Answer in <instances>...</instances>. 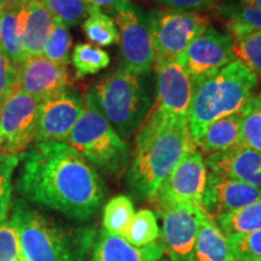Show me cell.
Segmentation results:
<instances>
[{"label": "cell", "mask_w": 261, "mask_h": 261, "mask_svg": "<svg viewBox=\"0 0 261 261\" xmlns=\"http://www.w3.org/2000/svg\"><path fill=\"white\" fill-rule=\"evenodd\" d=\"M21 161L17 191L33 203L77 221L90 220L102 207V179L68 143H37Z\"/></svg>", "instance_id": "obj_1"}, {"label": "cell", "mask_w": 261, "mask_h": 261, "mask_svg": "<svg viewBox=\"0 0 261 261\" xmlns=\"http://www.w3.org/2000/svg\"><path fill=\"white\" fill-rule=\"evenodd\" d=\"M187 117L154 109L136 137L126 187L137 201H154L159 189L180 160L195 149Z\"/></svg>", "instance_id": "obj_2"}, {"label": "cell", "mask_w": 261, "mask_h": 261, "mask_svg": "<svg viewBox=\"0 0 261 261\" xmlns=\"http://www.w3.org/2000/svg\"><path fill=\"white\" fill-rule=\"evenodd\" d=\"M257 76L240 60H234L213 74L194 80L189 133L195 142L210 123L240 114L253 96Z\"/></svg>", "instance_id": "obj_3"}, {"label": "cell", "mask_w": 261, "mask_h": 261, "mask_svg": "<svg viewBox=\"0 0 261 261\" xmlns=\"http://www.w3.org/2000/svg\"><path fill=\"white\" fill-rule=\"evenodd\" d=\"M11 221L27 261H85L93 240V231L73 236L23 201H16Z\"/></svg>", "instance_id": "obj_4"}, {"label": "cell", "mask_w": 261, "mask_h": 261, "mask_svg": "<svg viewBox=\"0 0 261 261\" xmlns=\"http://www.w3.org/2000/svg\"><path fill=\"white\" fill-rule=\"evenodd\" d=\"M91 92L108 122L123 140L139 129L151 106L144 76L125 68L104 76Z\"/></svg>", "instance_id": "obj_5"}, {"label": "cell", "mask_w": 261, "mask_h": 261, "mask_svg": "<svg viewBox=\"0 0 261 261\" xmlns=\"http://www.w3.org/2000/svg\"><path fill=\"white\" fill-rule=\"evenodd\" d=\"M65 143L106 172L120 173L128 163L129 145L108 122L91 90L84 98L83 114Z\"/></svg>", "instance_id": "obj_6"}, {"label": "cell", "mask_w": 261, "mask_h": 261, "mask_svg": "<svg viewBox=\"0 0 261 261\" xmlns=\"http://www.w3.org/2000/svg\"><path fill=\"white\" fill-rule=\"evenodd\" d=\"M210 25V18L196 11L168 8L154 11L150 16L154 62L178 60Z\"/></svg>", "instance_id": "obj_7"}, {"label": "cell", "mask_w": 261, "mask_h": 261, "mask_svg": "<svg viewBox=\"0 0 261 261\" xmlns=\"http://www.w3.org/2000/svg\"><path fill=\"white\" fill-rule=\"evenodd\" d=\"M114 14L123 68L145 76L154 67L155 61L150 16L129 0H123L114 10Z\"/></svg>", "instance_id": "obj_8"}, {"label": "cell", "mask_w": 261, "mask_h": 261, "mask_svg": "<svg viewBox=\"0 0 261 261\" xmlns=\"http://www.w3.org/2000/svg\"><path fill=\"white\" fill-rule=\"evenodd\" d=\"M40 103L16 89L5 97L0 109V158L24 154L34 142Z\"/></svg>", "instance_id": "obj_9"}, {"label": "cell", "mask_w": 261, "mask_h": 261, "mask_svg": "<svg viewBox=\"0 0 261 261\" xmlns=\"http://www.w3.org/2000/svg\"><path fill=\"white\" fill-rule=\"evenodd\" d=\"M207 177L208 171L203 155L197 148L192 149L163 181L152 203L159 210L175 204H191L202 208Z\"/></svg>", "instance_id": "obj_10"}, {"label": "cell", "mask_w": 261, "mask_h": 261, "mask_svg": "<svg viewBox=\"0 0 261 261\" xmlns=\"http://www.w3.org/2000/svg\"><path fill=\"white\" fill-rule=\"evenodd\" d=\"M161 243L168 261H194L196 237L205 212L191 204L160 208Z\"/></svg>", "instance_id": "obj_11"}, {"label": "cell", "mask_w": 261, "mask_h": 261, "mask_svg": "<svg viewBox=\"0 0 261 261\" xmlns=\"http://www.w3.org/2000/svg\"><path fill=\"white\" fill-rule=\"evenodd\" d=\"M178 60L192 81L201 79L236 60L233 41L228 33L210 25L192 40Z\"/></svg>", "instance_id": "obj_12"}, {"label": "cell", "mask_w": 261, "mask_h": 261, "mask_svg": "<svg viewBox=\"0 0 261 261\" xmlns=\"http://www.w3.org/2000/svg\"><path fill=\"white\" fill-rule=\"evenodd\" d=\"M83 109V98L69 90L42 100L39 107L35 142H67Z\"/></svg>", "instance_id": "obj_13"}, {"label": "cell", "mask_w": 261, "mask_h": 261, "mask_svg": "<svg viewBox=\"0 0 261 261\" xmlns=\"http://www.w3.org/2000/svg\"><path fill=\"white\" fill-rule=\"evenodd\" d=\"M158 77V106L155 109L175 117H187L190 110L194 83L179 60L154 62Z\"/></svg>", "instance_id": "obj_14"}, {"label": "cell", "mask_w": 261, "mask_h": 261, "mask_svg": "<svg viewBox=\"0 0 261 261\" xmlns=\"http://www.w3.org/2000/svg\"><path fill=\"white\" fill-rule=\"evenodd\" d=\"M70 77L67 65L46 60L45 57H29L17 65L16 90L37 98L48 99L68 90Z\"/></svg>", "instance_id": "obj_15"}, {"label": "cell", "mask_w": 261, "mask_h": 261, "mask_svg": "<svg viewBox=\"0 0 261 261\" xmlns=\"http://www.w3.org/2000/svg\"><path fill=\"white\" fill-rule=\"evenodd\" d=\"M261 198V189L210 172L203 195L202 208L212 218L234 213Z\"/></svg>", "instance_id": "obj_16"}, {"label": "cell", "mask_w": 261, "mask_h": 261, "mask_svg": "<svg viewBox=\"0 0 261 261\" xmlns=\"http://www.w3.org/2000/svg\"><path fill=\"white\" fill-rule=\"evenodd\" d=\"M211 172L261 189V154L244 145L210 155L205 160Z\"/></svg>", "instance_id": "obj_17"}, {"label": "cell", "mask_w": 261, "mask_h": 261, "mask_svg": "<svg viewBox=\"0 0 261 261\" xmlns=\"http://www.w3.org/2000/svg\"><path fill=\"white\" fill-rule=\"evenodd\" d=\"M18 29L27 57H40L55 18L40 0H28L17 9Z\"/></svg>", "instance_id": "obj_18"}, {"label": "cell", "mask_w": 261, "mask_h": 261, "mask_svg": "<svg viewBox=\"0 0 261 261\" xmlns=\"http://www.w3.org/2000/svg\"><path fill=\"white\" fill-rule=\"evenodd\" d=\"M165 256L161 242L138 248L109 231H99L93 242L90 261H158Z\"/></svg>", "instance_id": "obj_19"}, {"label": "cell", "mask_w": 261, "mask_h": 261, "mask_svg": "<svg viewBox=\"0 0 261 261\" xmlns=\"http://www.w3.org/2000/svg\"><path fill=\"white\" fill-rule=\"evenodd\" d=\"M241 113L215 120L203 129L194 144L204 154H218L241 144Z\"/></svg>", "instance_id": "obj_20"}, {"label": "cell", "mask_w": 261, "mask_h": 261, "mask_svg": "<svg viewBox=\"0 0 261 261\" xmlns=\"http://www.w3.org/2000/svg\"><path fill=\"white\" fill-rule=\"evenodd\" d=\"M194 261H236L227 236L207 213L201 220L196 237Z\"/></svg>", "instance_id": "obj_21"}, {"label": "cell", "mask_w": 261, "mask_h": 261, "mask_svg": "<svg viewBox=\"0 0 261 261\" xmlns=\"http://www.w3.org/2000/svg\"><path fill=\"white\" fill-rule=\"evenodd\" d=\"M227 33L233 41L237 60L261 76V31L238 22L227 21Z\"/></svg>", "instance_id": "obj_22"}, {"label": "cell", "mask_w": 261, "mask_h": 261, "mask_svg": "<svg viewBox=\"0 0 261 261\" xmlns=\"http://www.w3.org/2000/svg\"><path fill=\"white\" fill-rule=\"evenodd\" d=\"M17 9H4L0 24V52L15 64L23 63L28 60L18 29Z\"/></svg>", "instance_id": "obj_23"}, {"label": "cell", "mask_w": 261, "mask_h": 261, "mask_svg": "<svg viewBox=\"0 0 261 261\" xmlns=\"http://www.w3.org/2000/svg\"><path fill=\"white\" fill-rule=\"evenodd\" d=\"M214 220L226 236L259 231L261 230V198L243 210L219 215Z\"/></svg>", "instance_id": "obj_24"}, {"label": "cell", "mask_w": 261, "mask_h": 261, "mask_svg": "<svg viewBox=\"0 0 261 261\" xmlns=\"http://www.w3.org/2000/svg\"><path fill=\"white\" fill-rule=\"evenodd\" d=\"M161 237L158 218L150 210H140L135 213L123 238L132 246L143 248L154 244Z\"/></svg>", "instance_id": "obj_25"}, {"label": "cell", "mask_w": 261, "mask_h": 261, "mask_svg": "<svg viewBox=\"0 0 261 261\" xmlns=\"http://www.w3.org/2000/svg\"><path fill=\"white\" fill-rule=\"evenodd\" d=\"M135 207L129 197L119 195L107 202L103 211V228L117 236H125L135 217Z\"/></svg>", "instance_id": "obj_26"}, {"label": "cell", "mask_w": 261, "mask_h": 261, "mask_svg": "<svg viewBox=\"0 0 261 261\" xmlns=\"http://www.w3.org/2000/svg\"><path fill=\"white\" fill-rule=\"evenodd\" d=\"M83 29L86 37L99 46H110L119 41V32L114 18L94 6H91Z\"/></svg>", "instance_id": "obj_27"}, {"label": "cell", "mask_w": 261, "mask_h": 261, "mask_svg": "<svg viewBox=\"0 0 261 261\" xmlns=\"http://www.w3.org/2000/svg\"><path fill=\"white\" fill-rule=\"evenodd\" d=\"M241 145L261 154V94L252 96L241 112Z\"/></svg>", "instance_id": "obj_28"}, {"label": "cell", "mask_w": 261, "mask_h": 261, "mask_svg": "<svg viewBox=\"0 0 261 261\" xmlns=\"http://www.w3.org/2000/svg\"><path fill=\"white\" fill-rule=\"evenodd\" d=\"M71 62L75 68L77 79H83L87 75L99 73L106 69L110 63V56L108 52L92 44L81 42L74 47Z\"/></svg>", "instance_id": "obj_29"}, {"label": "cell", "mask_w": 261, "mask_h": 261, "mask_svg": "<svg viewBox=\"0 0 261 261\" xmlns=\"http://www.w3.org/2000/svg\"><path fill=\"white\" fill-rule=\"evenodd\" d=\"M55 19L65 27H74L89 16L91 5L86 0H40Z\"/></svg>", "instance_id": "obj_30"}, {"label": "cell", "mask_w": 261, "mask_h": 261, "mask_svg": "<svg viewBox=\"0 0 261 261\" xmlns=\"http://www.w3.org/2000/svg\"><path fill=\"white\" fill-rule=\"evenodd\" d=\"M71 47V37L68 27L62 22L55 19L54 28L45 44L42 57L55 63L67 65L69 63V54Z\"/></svg>", "instance_id": "obj_31"}, {"label": "cell", "mask_w": 261, "mask_h": 261, "mask_svg": "<svg viewBox=\"0 0 261 261\" xmlns=\"http://www.w3.org/2000/svg\"><path fill=\"white\" fill-rule=\"evenodd\" d=\"M221 14L227 21L261 31V0H233L223 6Z\"/></svg>", "instance_id": "obj_32"}, {"label": "cell", "mask_w": 261, "mask_h": 261, "mask_svg": "<svg viewBox=\"0 0 261 261\" xmlns=\"http://www.w3.org/2000/svg\"><path fill=\"white\" fill-rule=\"evenodd\" d=\"M236 261L261 259V230L227 236Z\"/></svg>", "instance_id": "obj_33"}, {"label": "cell", "mask_w": 261, "mask_h": 261, "mask_svg": "<svg viewBox=\"0 0 261 261\" xmlns=\"http://www.w3.org/2000/svg\"><path fill=\"white\" fill-rule=\"evenodd\" d=\"M19 161L21 155L0 158V224L8 219L11 204V179Z\"/></svg>", "instance_id": "obj_34"}, {"label": "cell", "mask_w": 261, "mask_h": 261, "mask_svg": "<svg viewBox=\"0 0 261 261\" xmlns=\"http://www.w3.org/2000/svg\"><path fill=\"white\" fill-rule=\"evenodd\" d=\"M0 261H27L22 253L17 230L11 220L0 224Z\"/></svg>", "instance_id": "obj_35"}, {"label": "cell", "mask_w": 261, "mask_h": 261, "mask_svg": "<svg viewBox=\"0 0 261 261\" xmlns=\"http://www.w3.org/2000/svg\"><path fill=\"white\" fill-rule=\"evenodd\" d=\"M17 64L6 58L0 52V98L5 99L10 92L16 89Z\"/></svg>", "instance_id": "obj_36"}, {"label": "cell", "mask_w": 261, "mask_h": 261, "mask_svg": "<svg viewBox=\"0 0 261 261\" xmlns=\"http://www.w3.org/2000/svg\"><path fill=\"white\" fill-rule=\"evenodd\" d=\"M160 4L167 6L168 9H178V10H188V11H194L196 9L204 8L213 4L217 0H158Z\"/></svg>", "instance_id": "obj_37"}, {"label": "cell", "mask_w": 261, "mask_h": 261, "mask_svg": "<svg viewBox=\"0 0 261 261\" xmlns=\"http://www.w3.org/2000/svg\"><path fill=\"white\" fill-rule=\"evenodd\" d=\"M87 3L91 6H94V8L98 9H110V10H115L117 6H119L123 0H86Z\"/></svg>", "instance_id": "obj_38"}, {"label": "cell", "mask_w": 261, "mask_h": 261, "mask_svg": "<svg viewBox=\"0 0 261 261\" xmlns=\"http://www.w3.org/2000/svg\"><path fill=\"white\" fill-rule=\"evenodd\" d=\"M28 0H0V5L4 9H12V8H18L22 4H24Z\"/></svg>", "instance_id": "obj_39"}, {"label": "cell", "mask_w": 261, "mask_h": 261, "mask_svg": "<svg viewBox=\"0 0 261 261\" xmlns=\"http://www.w3.org/2000/svg\"><path fill=\"white\" fill-rule=\"evenodd\" d=\"M3 11H4V8L0 5V24H2V17H3Z\"/></svg>", "instance_id": "obj_40"}, {"label": "cell", "mask_w": 261, "mask_h": 261, "mask_svg": "<svg viewBox=\"0 0 261 261\" xmlns=\"http://www.w3.org/2000/svg\"><path fill=\"white\" fill-rule=\"evenodd\" d=\"M158 261H168V260H167V257H166V256H163V257H161V259L158 260Z\"/></svg>", "instance_id": "obj_41"}, {"label": "cell", "mask_w": 261, "mask_h": 261, "mask_svg": "<svg viewBox=\"0 0 261 261\" xmlns=\"http://www.w3.org/2000/svg\"><path fill=\"white\" fill-rule=\"evenodd\" d=\"M243 261H261V259H252V260H243Z\"/></svg>", "instance_id": "obj_42"}, {"label": "cell", "mask_w": 261, "mask_h": 261, "mask_svg": "<svg viewBox=\"0 0 261 261\" xmlns=\"http://www.w3.org/2000/svg\"><path fill=\"white\" fill-rule=\"evenodd\" d=\"M3 100H4V99H2V98H0V109H2V104H3Z\"/></svg>", "instance_id": "obj_43"}]
</instances>
